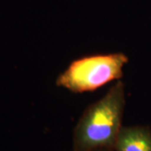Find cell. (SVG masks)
Returning a JSON list of instances; mask_svg holds the SVG:
<instances>
[{
	"label": "cell",
	"mask_w": 151,
	"mask_h": 151,
	"mask_svg": "<svg viewBox=\"0 0 151 151\" xmlns=\"http://www.w3.org/2000/svg\"><path fill=\"white\" fill-rule=\"evenodd\" d=\"M124 108V85L119 81L82 113L74 129L72 151L113 149L123 127Z\"/></svg>",
	"instance_id": "cell-1"
},
{
	"label": "cell",
	"mask_w": 151,
	"mask_h": 151,
	"mask_svg": "<svg viewBox=\"0 0 151 151\" xmlns=\"http://www.w3.org/2000/svg\"><path fill=\"white\" fill-rule=\"evenodd\" d=\"M129 61L124 53L92 55L75 60L57 77L55 84L70 92H92L123 76Z\"/></svg>",
	"instance_id": "cell-2"
},
{
	"label": "cell",
	"mask_w": 151,
	"mask_h": 151,
	"mask_svg": "<svg viewBox=\"0 0 151 151\" xmlns=\"http://www.w3.org/2000/svg\"><path fill=\"white\" fill-rule=\"evenodd\" d=\"M115 151H151V129L149 126L122 127L115 145Z\"/></svg>",
	"instance_id": "cell-3"
},
{
	"label": "cell",
	"mask_w": 151,
	"mask_h": 151,
	"mask_svg": "<svg viewBox=\"0 0 151 151\" xmlns=\"http://www.w3.org/2000/svg\"><path fill=\"white\" fill-rule=\"evenodd\" d=\"M92 151H115L113 149H110V148H100V149H96Z\"/></svg>",
	"instance_id": "cell-4"
}]
</instances>
